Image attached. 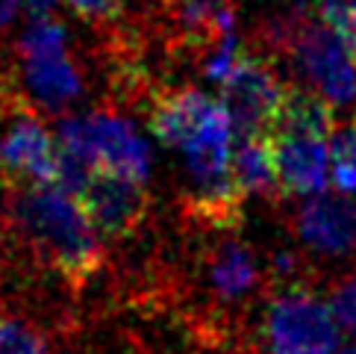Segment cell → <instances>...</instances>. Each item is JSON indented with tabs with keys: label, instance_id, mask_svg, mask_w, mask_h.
<instances>
[{
	"label": "cell",
	"instance_id": "21",
	"mask_svg": "<svg viewBox=\"0 0 356 354\" xmlns=\"http://www.w3.org/2000/svg\"><path fill=\"white\" fill-rule=\"evenodd\" d=\"M18 9H21V0H0V30H6L15 24Z\"/></svg>",
	"mask_w": 356,
	"mask_h": 354
},
{
	"label": "cell",
	"instance_id": "5",
	"mask_svg": "<svg viewBox=\"0 0 356 354\" xmlns=\"http://www.w3.org/2000/svg\"><path fill=\"white\" fill-rule=\"evenodd\" d=\"M18 68L30 100L59 116L83 98V71L68 54V30L56 18H33L18 39Z\"/></svg>",
	"mask_w": 356,
	"mask_h": 354
},
{
	"label": "cell",
	"instance_id": "16",
	"mask_svg": "<svg viewBox=\"0 0 356 354\" xmlns=\"http://www.w3.org/2000/svg\"><path fill=\"white\" fill-rule=\"evenodd\" d=\"M309 6L356 62V0H309Z\"/></svg>",
	"mask_w": 356,
	"mask_h": 354
},
{
	"label": "cell",
	"instance_id": "2",
	"mask_svg": "<svg viewBox=\"0 0 356 354\" xmlns=\"http://www.w3.org/2000/svg\"><path fill=\"white\" fill-rule=\"evenodd\" d=\"M9 222L47 269L68 284H86L104 260V243L77 195L56 183L12 186Z\"/></svg>",
	"mask_w": 356,
	"mask_h": 354
},
{
	"label": "cell",
	"instance_id": "12",
	"mask_svg": "<svg viewBox=\"0 0 356 354\" xmlns=\"http://www.w3.org/2000/svg\"><path fill=\"white\" fill-rule=\"evenodd\" d=\"M218 98H209L200 88H171L154 100L150 107V133H154L165 148L180 151V145L197 130V124L212 112Z\"/></svg>",
	"mask_w": 356,
	"mask_h": 354
},
{
	"label": "cell",
	"instance_id": "18",
	"mask_svg": "<svg viewBox=\"0 0 356 354\" xmlns=\"http://www.w3.org/2000/svg\"><path fill=\"white\" fill-rule=\"evenodd\" d=\"M327 307L341 331L356 337V269L339 275L327 286Z\"/></svg>",
	"mask_w": 356,
	"mask_h": 354
},
{
	"label": "cell",
	"instance_id": "10",
	"mask_svg": "<svg viewBox=\"0 0 356 354\" xmlns=\"http://www.w3.org/2000/svg\"><path fill=\"white\" fill-rule=\"evenodd\" d=\"M289 224L298 243L321 257H348L356 251V204L345 195L303 198Z\"/></svg>",
	"mask_w": 356,
	"mask_h": 354
},
{
	"label": "cell",
	"instance_id": "6",
	"mask_svg": "<svg viewBox=\"0 0 356 354\" xmlns=\"http://www.w3.org/2000/svg\"><path fill=\"white\" fill-rule=\"evenodd\" d=\"M262 346L268 354H333L341 346V328L312 284L286 286L265 301Z\"/></svg>",
	"mask_w": 356,
	"mask_h": 354
},
{
	"label": "cell",
	"instance_id": "11",
	"mask_svg": "<svg viewBox=\"0 0 356 354\" xmlns=\"http://www.w3.org/2000/svg\"><path fill=\"white\" fill-rule=\"evenodd\" d=\"M0 177L9 186L54 183L56 177V142L44 124L24 112L0 133Z\"/></svg>",
	"mask_w": 356,
	"mask_h": 354
},
{
	"label": "cell",
	"instance_id": "8",
	"mask_svg": "<svg viewBox=\"0 0 356 354\" xmlns=\"http://www.w3.org/2000/svg\"><path fill=\"white\" fill-rule=\"evenodd\" d=\"M200 272L203 286L218 307L248 310L257 301H268L271 295L268 266L248 243L236 236H224L212 248H207L200 260Z\"/></svg>",
	"mask_w": 356,
	"mask_h": 354
},
{
	"label": "cell",
	"instance_id": "3",
	"mask_svg": "<svg viewBox=\"0 0 356 354\" xmlns=\"http://www.w3.org/2000/svg\"><path fill=\"white\" fill-rule=\"evenodd\" d=\"M336 124V112L321 98L289 80L283 107L268 130L280 195L309 198L327 189L330 136H333Z\"/></svg>",
	"mask_w": 356,
	"mask_h": 354
},
{
	"label": "cell",
	"instance_id": "14",
	"mask_svg": "<svg viewBox=\"0 0 356 354\" xmlns=\"http://www.w3.org/2000/svg\"><path fill=\"white\" fill-rule=\"evenodd\" d=\"M238 0H165L171 24L186 45L207 50L224 30L236 27Z\"/></svg>",
	"mask_w": 356,
	"mask_h": 354
},
{
	"label": "cell",
	"instance_id": "13",
	"mask_svg": "<svg viewBox=\"0 0 356 354\" xmlns=\"http://www.w3.org/2000/svg\"><path fill=\"white\" fill-rule=\"evenodd\" d=\"M233 183L241 198H280L277 169H274V145L268 133L233 136V157H230Z\"/></svg>",
	"mask_w": 356,
	"mask_h": 354
},
{
	"label": "cell",
	"instance_id": "20",
	"mask_svg": "<svg viewBox=\"0 0 356 354\" xmlns=\"http://www.w3.org/2000/svg\"><path fill=\"white\" fill-rule=\"evenodd\" d=\"M24 12L33 18H54L56 9H59V0H21Z\"/></svg>",
	"mask_w": 356,
	"mask_h": 354
},
{
	"label": "cell",
	"instance_id": "9",
	"mask_svg": "<svg viewBox=\"0 0 356 354\" xmlns=\"http://www.w3.org/2000/svg\"><path fill=\"white\" fill-rule=\"evenodd\" d=\"M77 198L88 222L95 224V231L106 239L133 236L147 219V210H150L145 183L109 174V171H97Z\"/></svg>",
	"mask_w": 356,
	"mask_h": 354
},
{
	"label": "cell",
	"instance_id": "7",
	"mask_svg": "<svg viewBox=\"0 0 356 354\" xmlns=\"http://www.w3.org/2000/svg\"><path fill=\"white\" fill-rule=\"evenodd\" d=\"M221 104L230 116L233 136L268 133L283 107L289 80L277 71V59L262 54L259 47L245 45L230 74L218 83Z\"/></svg>",
	"mask_w": 356,
	"mask_h": 354
},
{
	"label": "cell",
	"instance_id": "17",
	"mask_svg": "<svg viewBox=\"0 0 356 354\" xmlns=\"http://www.w3.org/2000/svg\"><path fill=\"white\" fill-rule=\"evenodd\" d=\"M0 354H50V346L30 322L0 316Z\"/></svg>",
	"mask_w": 356,
	"mask_h": 354
},
{
	"label": "cell",
	"instance_id": "22",
	"mask_svg": "<svg viewBox=\"0 0 356 354\" xmlns=\"http://www.w3.org/2000/svg\"><path fill=\"white\" fill-rule=\"evenodd\" d=\"M333 354H356V346H345V343H341V346H339Z\"/></svg>",
	"mask_w": 356,
	"mask_h": 354
},
{
	"label": "cell",
	"instance_id": "15",
	"mask_svg": "<svg viewBox=\"0 0 356 354\" xmlns=\"http://www.w3.org/2000/svg\"><path fill=\"white\" fill-rule=\"evenodd\" d=\"M330 169H333V183L341 195L356 192V118L336 124L330 136Z\"/></svg>",
	"mask_w": 356,
	"mask_h": 354
},
{
	"label": "cell",
	"instance_id": "1",
	"mask_svg": "<svg viewBox=\"0 0 356 354\" xmlns=\"http://www.w3.org/2000/svg\"><path fill=\"white\" fill-rule=\"evenodd\" d=\"M271 59H286L298 83L309 88L345 121L356 118V62L336 39V33L318 21L309 0H289L257 30V45Z\"/></svg>",
	"mask_w": 356,
	"mask_h": 354
},
{
	"label": "cell",
	"instance_id": "4",
	"mask_svg": "<svg viewBox=\"0 0 356 354\" xmlns=\"http://www.w3.org/2000/svg\"><path fill=\"white\" fill-rule=\"evenodd\" d=\"M56 148L88 162L95 171L130 177L138 183H147L154 171V154L145 136L115 109L62 118L56 130Z\"/></svg>",
	"mask_w": 356,
	"mask_h": 354
},
{
	"label": "cell",
	"instance_id": "19",
	"mask_svg": "<svg viewBox=\"0 0 356 354\" xmlns=\"http://www.w3.org/2000/svg\"><path fill=\"white\" fill-rule=\"evenodd\" d=\"M65 3L71 6V12L77 18L88 21V24H104L118 15L124 0H65Z\"/></svg>",
	"mask_w": 356,
	"mask_h": 354
}]
</instances>
